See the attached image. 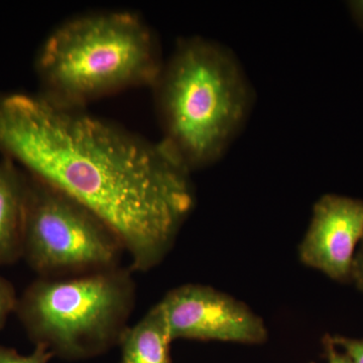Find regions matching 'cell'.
<instances>
[{"mask_svg": "<svg viewBox=\"0 0 363 363\" xmlns=\"http://www.w3.org/2000/svg\"><path fill=\"white\" fill-rule=\"evenodd\" d=\"M322 344H323L327 363H353L348 355H346L342 350H339L337 346L334 345L329 334H326L322 339Z\"/></svg>", "mask_w": 363, "mask_h": 363, "instance_id": "4fadbf2b", "label": "cell"}, {"mask_svg": "<svg viewBox=\"0 0 363 363\" xmlns=\"http://www.w3.org/2000/svg\"><path fill=\"white\" fill-rule=\"evenodd\" d=\"M54 354L44 345H35L28 355H21L13 348L0 345V363H49Z\"/></svg>", "mask_w": 363, "mask_h": 363, "instance_id": "30bf717a", "label": "cell"}, {"mask_svg": "<svg viewBox=\"0 0 363 363\" xmlns=\"http://www.w3.org/2000/svg\"><path fill=\"white\" fill-rule=\"evenodd\" d=\"M172 339L260 345L269 339L264 319L252 308L212 286L187 284L162 298Z\"/></svg>", "mask_w": 363, "mask_h": 363, "instance_id": "8992f818", "label": "cell"}, {"mask_svg": "<svg viewBox=\"0 0 363 363\" xmlns=\"http://www.w3.org/2000/svg\"><path fill=\"white\" fill-rule=\"evenodd\" d=\"M346 6L355 25L363 30V0H350Z\"/></svg>", "mask_w": 363, "mask_h": 363, "instance_id": "9a60e30c", "label": "cell"}, {"mask_svg": "<svg viewBox=\"0 0 363 363\" xmlns=\"http://www.w3.org/2000/svg\"><path fill=\"white\" fill-rule=\"evenodd\" d=\"M334 345L342 350L353 363H363V339L345 337L342 335H329Z\"/></svg>", "mask_w": 363, "mask_h": 363, "instance_id": "7c38bea8", "label": "cell"}, {"mask_svg": "<svg viewBox=\"0 0 363 363\" xmlns=\"http://www.w3.org/2000/svg\"><path fill=\"white\" fill-rule=\"evenodd\" d=\"M152 88L161 140L191 173L225 156L255 104L236 55L203 37L179 40Z\"/></svg>", "mask_w": 363, "mask_h": 363, "instance_id": "7a4b0ae2", "label": "cell"}, {"mask_svg": "<svg viewBox=\"0 0 363 363\" xmlns=\"http://www.w3.org/2000/svg\"><path fill=\"white\" fill-rule=\"evenodd\" d=\"M351 283L354 284L358 290L363 292V240L358 245L354 259H353Z\"/></svg>", "mask_w": 363, "mask_h": 363, "instance_id": "5bb4252c", "label": "cell"}, {"mask_svg": "<svg viewBox=\"0 0 363 363\" xmlns=\"http://www.w3.org/2000/svg\"><path fill=\"white\" fill-rule=\"evenodd\" d=\"M28 175L4 157L0 162V267L23 257Z\"/></svg>", "mask_w": 363, "mask_h": 363, "instance_id": "ba28073f", "label": "cell"}, {"mask_svg": "<svg viewBox=\"0 0 363 363\" xmlns=\"http://www.w3.org/2000/svg\"><path fill=\"white\" fill-rule=\"evenodd\" d=\"M124 253L123 243L104 221L28 175L23 259L40 278L114 269L121 267Z\"/></svg>", "mask_w": 363, "mask_h": 363, "instance_id": "5b68a950", "label": "cell"}, {"mask_svg": "<svg viewBox=\"0 0 363 363\" xmlns=\"http://www.w3.org/2000/svg\"><path fill=\"white\" fill-rule=\"evenodd\" d=\"M172 342L166 314L157 303L124 332L121 363H171Z\"/></svg>", "mask_w": 363, "mask_h": 363, "instance_id": "9c48e42d", "label": "cell"}, {"mask_svg": "<svg viewBox=\"0 0 363 363\" xmlns=\"http://www.w3.org/2000/svg\"><path fill=\"white\" fill-rule=\"evenodd\" d=\"M0 152L104 221L133 272L162 264L194 209L192 173L162 140L40 94H0Z\"/></svg>", "mask_w": 363, "mask_h": 363, "instance_id": "6da1fadb", "label": "cell"}, {"mask_svg": "<svg viewBox=\"0 0 363 363\" xmlns=\"http://www.w3.org/2000/svg\"><path fill=\"white\" fill-rule=\"evenodd\" d=\"M159 42L142 16L96 11L64 21L47 38L35 60L42 92L71 108L135 87L150 86L161 72Z\"/></svg>", "mask_w": 363, "mask_h": 363, "instance_id": "3957f363", "label": "cell"}, {"mask_svg": "<svg viewBox=\"0 0 363 363\" xmlns=\"http://www.w3.org/2000/svg\"><path fill=\"white\" fill-rule=\"evenodd\" d=\"M363 240V200L325 194L313 207L298 245V259L332 281L351 283L353 259Z\"/></svg>", "mask_w": 363, "mask_h": 363, "instance_id": "52a82bcc", "label": "cell"}, {"mask_svg": "<svg viewBox=\"0 0 363 363\" xmlns=\"http://www.w3.org/2000/svg\"><path fill=\"white\" fill-rule=\"evenodd\" d=\"M18 300L13 284L0 277V330L4 328L11 314L16 312Z\"/></svg>", "mask_w": 363, "mask_h": 363, "instance_id": "8fae6325", "label": "cell"}, {"mask_svg": "<svg viewBox=\"0 0 363 363\" xmlns=\"http://www.w3.org/2000/svg\"><path fill=\"white\" fill-rule=\"evenodd\" d=\"M133 271L40 278L18 297L16 312L30 340L66 359L97 357L119 345L135 309Z\"/></svg>", "mask_w": 363, "mask_h": 363, "instance_id": "277c9868", "label": "cell"}]
</instances>
